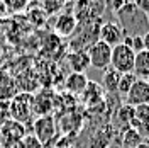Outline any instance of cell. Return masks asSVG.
Instances as JSON below:
<instances>
[{
	"mask_svg": "<svg viewBox=\"0 0 149 148\" xmlns=\"http://www.w3.org/2000/svg\"><path fill=\"white\" fill-rule=\"evenodd\" d=\"M3 5H5V10L7 12H20V10H26L27 9V2H24V0H17V2H3Z\"/></svg>",
	"mask_w": 149,
	"mask_h": 148,
	"instance_id": "19",
	"label": "cell"
},
{
	"mask_svg": "<svg viewBox=\"0 0 149 148\" xmlns=\"http://www.w3.org/2000/svg\"><path fill=\"white\" fill-rule=\"evenodd\" d=\"M68 65L71 68L73 73H85L90 66V58H88V53L86 49H80V51H71L68 55Z\"/></svg>",
	"mask_w": 149,
	"mask_h": 148,
	"instance_id": "11",
	"label": "cell"
},
{
	"mask_svg": "<svg viewBox=\"0 0 149 148\" xmlns=\"http://www.w3.org/2000/svg\"><path fill=\"white\" fill-rule=\"evenodd\" d=\"M134 75L137 78H148L149 77V51L144 49L136 55V63H134Z\"/></svg>",
	"mask_w": 149,
	"mask_h": 148,
	"instance_id": "14",
	"label": "cell"
},
{
	"mask_svg": "<svg viewBox=\"0 0 149 148\" xmlns=\"http://www.w3.org/2000/svg\"><path fill=\"white\" fill-rule=\"evenodd\" d=\"M130 128L136 133H139V136L144 141L149 138V104H142V106L134 107Z\"/></svg>",
	"mask_w": 149,
	"mask_h": 148,
	"instance_id": "6",
	"label": "cell"
},
{
	"mask_svg": "<svg viewBox=\"0 0 149 148\" xmlns=\"http://www.w3.org/2000/svg\"><path fill=\"white\" fill-rule=\"evenodd\" d=\"M125 99H127V104L132 107L149 104V82L144 78H137L134 85L130 87L129 94L125 95Z\"/></svg>",
	"mask_w": 149,
	"mask_h": 148,
	"instance_id": "7",
	"label": "cell"
},
{
	"mask_svg": "<svg viewBox=\"0 0 149 148\" xmlns=\"http://www.w3.org/2000/svg\"><path fill=\"white\" fill-rule=\"evenodd\" d=\"M124 31L119 26V22H103L98 27V41H102L105 44H109L110 48H115L117 44L124 43Z\"/></svg>",
	"mask_w": 149,
	"mask_h": 148,
	"instance_id": "5",
	"label": "cell"
},
{
	"mask_svg": "<svg viewBox=\"0 0 149 148\" xmlns=\"http://www.w3.org/2000/svg\"><path fill=\"white\" fill-rule=\"evenodd\" d=\"M134 63H136V53L130 49L127 44H117L112 48V60H110V68L120 75L124 73H134Z\"/></svg>",
	"mask_w": 149,
	"mask_h": 148,
	"instance_id": "2",
	"label": "cell"
},
{
	"mask_svg": "<svg viewBox=\"0 0 149 148\" xmlns=\"http://www.w3.org/2000/svg\"><path fill=\"white\" fill-rule=\"evenodd\" d=\"M142 143H144V140L141 138L139 133H136L132 128H129V130H125L122 133V147L124 148H137Z\"/></svg>",
	"mask_w": 149,
	"mask_h": 148,
	"instance_id": "16",
	"label": "cell"
},
{
	"mask_svg": "<svg viewBox=\"0 0 149 148\" xmlns=\"http://www.w3.org/2000/svg\"><path fill=\"white\" fill-rule=\"evenodd\" d=\"M136 5H137L144 14H148V16H149V0H137V2H136Z\"/></svg>",
	"mask_w": 149,
	"mask_h": 148,
	"instance_id": "21",
	"label": "cell"
},
{
	"mask_svg": "<svg viewBox=\"0 0 149 148\" xmlns=\"http://www.w3.org/2000/svg\"><path fill=\"white\" fill-rule=\"evenodd\" d=\"M76 26H78V17L73 12H61L54 20V31L61 37L71 36L76 31Z\"/></svg>",
	"mask_w": 149,
	"mask_h": 148,
	"instance_id": "9",
	"label": "cell"
},
{
	"mask_svg": "<svg viewBox=\"0 0 149 148\" xmlns=\"http://www.w3.org/2000/svg\"><path fill=\"white\" fill-rule=\"evenodd\" d=\"M120 77L122 75L119 72H115L113 68H107L103 72V77H102V89L103 92H109V94H113L119 90V82H120Z\"/></svg>",
	"mask_w": 149,
	"mask_h": 148,
	"instance_id": "13",
	"label": "cell"
},
{
	"mask_svg": "<svg viewBox=\"0 0 149 148\" xmlns=\"http://www.w3.org/2000/svg\"><path fill=\"white\" fill-rule=\"evenodd\" d=\"M142 41H144V49L149 51V32H146V34L142 36Z\"/></svg>",
	"mask_w": 149,
	"mask_h": 148,
	"instance_id": "22",
	"label": "cell"
},
{
	"mask_svg": "<svg viewBox=\"0 0 149 148\" xmlns=\"http://www.w3.org/2000/svg\"><path fill=\"white\" fill-rule=\"evenodd\" d=\"M144 143H146V145H148V147H149V138H148V140H146V141H144Z\"/></svg>",
	"mask_w": 149,
	"mask_h": 148,
	"instance_id": "23",
	"label": "cell"
},
{
	"mask_svg": "<svg viewBox=\"0 0 149 148\" xmlns=\"http://www.w3.org/2000/svg\"><path fill=\"white\" fill-rule=\"evenodd\" d=\"M146 80H148V82H149V77H148V78H146Z\"/></svg>",
	"mask_w": 149,
	"mask_h": 148,
	"instance_id": "24",
	"label": "cell"
},
{
	"mask_svg": "<svg viewBox=\"0 0 149 148\" xmlns=\"http://www.w3.org/2000/svg\"><path fill=\"white\" fill-rule=\"evenodd\" d=\"M88 58H90V66L95 70H107L110 66L112 60V48L102 41L93 43L92 46L86 49Z\"/></svg>",
	"mask_w": 149,
	"mask_h": 148,
	"instance_id": "4",
	"label": "cell"
},
{
	"mask_svg": "<svg viewBox=\"0 0 149 148\" xmlns=\"http://www.w3.org/2000/svg\"><path fill=\"white\" fill-rule=\"evenodd\" d=\"M39 5V9H42V12L46 14V16H53V14H59V10L65 7V4L63 2H51V0H46V2H42V4H37Z\"/></svg>",
	"mask_w": 149,
	"mask_h": 148,
	"instance_id": "18",
	"label": "cell"
},
{
	"mask_svg": "<svg viewBox=\"0 0 149 148\" xmlns=\"http://www.w3.org/2000/svg\"><path fill=\"white\" fill-rule=\"evenodd\" d=\"M132 114H134V107L129 104H124L120 106L115 116H113V123H122V130H129L130 128V121H132Z\"/></svg>",
	"mask_w": 149,
	"mask_h": 148,
	"instance_id": "15",
	"label": "cell"
},
{
	"mask_svg": "<svg viewBox=\"0 0 149 148\" xmlns=\"http://www.w3.org/2000/svg\"><path fill=\"white\" fill-rule=\"evenodd\" d=\"M56 135V123L51 116H41L34 123V136L42 145H46L49 140H53Z\"/></svg>",
	"mask_w": 149,
	"mask_h": 148,
	"instance_id": "8",
	"label": "cell"
},
{
	"mask_svg": "<svg viewBox=\"0 0 149 148\" xmlns=\"http://www.w3.org/2000/svg\"><path fill=\"white\" fill-rule=\"evenodd\" d=\"M137 80V77L134 73H124L120 77V82H119V90L117 92L120 94V95H127L130 90V87L134 85V82Z\"/></svg>",
	"mask_w": 149,
	"mask_h": 148,
	"instance_id": "17",
	"label": "cell"
},
{
	"mask_svg": "<svg viewBox=\"0 0 149 148\" xmlns=\"http://www.w3.org/2000/svg\"><path fill=\"white\" fill-rule=\"evenodd\" d=\"M88 83H90V80L85 73H73L71 72L65 80V89L73 95H83Z\"/></svg>",
	"mask_w": 149,
	"mask_h": 148,
	"instance_id": "10",
	"label": "cell"
},
{
	"mask_svg": "<svg viewBox=\"0 0 149 148\" xmlns=\"http://www.w3.org/2000/svg\"><path fill=\"white\" fill-rule=\"evenodd\" d=\"M17 85L7 72H0V102H9L15 97Z\"/></svg>",
	"mask_w": 149,
	"mask_h": 148,
	"instance_id": "12",
	"label": "cell"
},
{
	"mask_svg": "<svg viewBox=\"0 0 149 148\" xmlns=\"http://www.w3.org/2000/svg\"><path fill=\"white\" fill-rule=\"evenodd\" d=\"M27 143H32L34 148H42V143H41L36 136H27V138L22 140V148H27ZM29 148H32V147H29Z\"/></svg>",
	"mask_w": 149,
	"mask_h": 148,
	"instance_id": "20",
	"label": "cell"
},
{
	"mask_svg": "<svg viewBox=\"0 0 149 148\" xmlns=\"http://www.w3.org/2000/svg\"><path fill=\"white\" fill-rule=\"evenodd\" d=\"M32 95L27 92L17 94L12 101L9 102V111H10V118L12 121L17 123H26L32 114Z\"/></svg>",
	"mask_w": 149,
	"mask_h": 148,
	"instance_id": "3",
	"label": "cell"
},
{
	"mask_svg": "<svg viewBox=\"0 0 149 148\" xmlns=\"http://www.w3.org/2000/svg\"><path fill=\"white\" fill-rule=\"evenodd\" d=\"M115 14L119 26L124 31V36L134 37L149 32V16L136 5V2H124Z\"/></svg>",
	"mask_w": 149,
	"mask_h": 148,
	"instance_id": "1",
	"label": "cell"
}]
</instances>
